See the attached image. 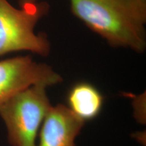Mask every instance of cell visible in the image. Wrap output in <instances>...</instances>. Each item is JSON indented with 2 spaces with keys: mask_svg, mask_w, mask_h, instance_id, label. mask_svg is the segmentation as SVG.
Instances as JSON below:
<instances>
[{
  "mask_svg": "<svg viewBox=\"0 0 146 146\" xmlns=\"http://www.w3.org/2000/svg\"><path fill=\"white\" fill-rule=\"evenodd\" d=\"M62 82L63 78L51 66L37 62L31 56L0 60V106L31 85L50 87Z\"/></svg>",
  "mask_w": 146,
  "mask_h": 146,
  "instance_id": "obj_4",
  "label": "cell"
},
{
  "mask_svg": "<svg viewBox=\"0 0 146 146\" xmlns=\"http://www.w3.org/2000/svg\"><path fill=\"white\" fill-rule=\"evenodd\" d=\"M46 86L34 85L17 93L0 106L11 146H38L41 127L52 105Z\"/></svg>",
  "mask_w": 146,
  "mask_h": 146,
  "instance_id": "obj_3",
  "label": "cell"
},
{
  "mask_svg": "<svg viewBox=\"0 0 146 146\" xmlns=\"http://www.w3.org/2000/svg\"><path fill=\"white\" fill-rule=\"evenodd\" d=\"M104 102V98L101 92L87 82L76 83L67 95V107L84 122L98 117Z\"/></svg>",
  "mask_w": 146,
  "mask_h": 146,
  "instance_id": "obj_6",
  "label": "cell"
},
{
  "mask_svg": "<svg viewBox=\"0 0 146 146\" xmlns=\"http://www.w3.org/2000/svg\"><path fill=\"white\" fill-rule=\"evenodd\" d=\"M85 122L67 106H52L42 124L38 135V146H76L75 140Z\"/></svg>",
  "mask_w": 146,
  "mask_h": 146,
  "instance_id": "obj_5",
  "label": "cell"
},
{
  "mask_svg": "<svg viewBox=\"0 0 146 146\" xmlns=\"http://www.w3.org/2000/svg\"><path fill=\"white\" fill-rule=\"evenodd\" d=\"M39 1V0H19L20 6H23V5L27 4H32Z\"/></svg>",
  "mask_w": 146,
  "mask_h": 146,
  "instance_id": "obj_7",
  "label": "cell"
},
{
  "mask_svg": "<svg viewBox=\"0 0 146 146\" xmlns=\"http://www.w3.org/2000/svg\"><path fill=\"white\" fill-rule=\"evenodd\" d=\"M45 1L27 4L18 9L8 0H0V57L14 52H29L47 56L51 43L47 35L36 33L38 23L48 13Z\"/></svg>",
  "mask_w": 146,
  "mask_h": 146,
  "instance_id": "obj_2",
  "label": "cell"
},
{
  "mask_svg": "<svg viewBox=\"0 0 146 146\" xmlns=\"http://www.w3.org/2000/svg\"><path fill=\"white\" fill-rule=\"evenodd\" d=\"M73 15L113 47L143 54L146 0H68Z\"/></svg>",
  "mask_w": 146,
  "mask_h": 146,
  "instance_id": "obj_1",
  "label": "cell"
}]
</instances>
